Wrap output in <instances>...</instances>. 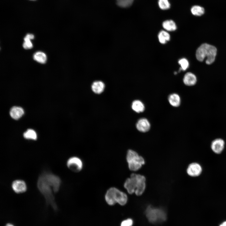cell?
I'll return each mask as SVG.
<instances>
[{"label":"cell","instance_id":"2","mask_svg":"<svg viewBox=\"0 0 226 226\" xmlns=\"http://www.w3.org/2000/svg\"><path fill=\"white\" fill-rule=\"evenodd\" d=\"M217 49L214 46L207 43L202 44L197 49L196 57L197 59L202 62L205 57L207 64H211L215 61L217 54Z\"/></svg>","mask_w":226,"mask_h":226},{"label":"cell","instance_id":"31","mask_svg":"<svg viewBox=\"0 0 226 226\" xmlns=\"http://www.w3.org/2000/svg\"><path fill=\"white\" fill-rule=\"evenodd\" d=\"M5 226H14V225L10 223H7Z\"/></svg>","mask_w":226,"mask_h":226},{"label":"cell","instance_id":"13","mask_svg":"<svg viewBox=\"0 0 226 226\" xmlns=\"http://www.w3.org/2000/svg\"><path fill=\"white\" fill-rule=\"evenodd\" d=\"M183 81L186 85L191 86L196 84L197 79L196 77L194 74L188 72L185 75Z\"/></svg>","mask_w":226,"mask_h":226},{"label":"cell","instance_id":"23","mask_svg":"<svg viewBox=\"0 0 226 226\" xmlns=\"http://www.w3.org/2000/svg\"><path fill=\"white\" fill-rule=\"evenodd\" d=\"M24 137L26 139L36 140L37 138V134L35 131L32 129H29L24 133Z\"/></svg>","mask_w":226,"mask_h":226},{"label":"cell","instance_id":"1","mask_svg":"<svg viewBox=\"0 0 226 226\" xmlns=\"http://www.w3.org/2000/svg\"><path fill=\"white\" fill-rule=\"evenodd\" d=\"M61 183L58 176L48 171L43 172L37 181V188L45 198L46 204L50 205L55 211H57L58 207L54 195L59 191Z\"/></svg>","mask_w":226,"mask_h":226},{"label":"cell","instance_id":"6","mask_svg":"<svg viewBox=\"0 0 226 226\" xmlns=\"http://www.w3.org/2000/svg\"><path fill=\"white\" fill-rule=\"evenodd\" d=\"M120 191L115 187H110L107 190L105 195V199L108 204L112 206L117 203Z\"/></svg>","mask_w":226,"mask_h":226},{"label":"cell","instance_id":"29","mask_svg":"<svg viewBox=\"0 0 226 226\" xmlns=\"http://www.w3.org/2000/svg\"><path fill=\"white\" fill-rule=\"evenodd\" d=\"M25 37L30 40L33 39L34 38V35L30 34H27Z\"/></svg>","mask_w":226,"mask_h":226},{"label":"cell","instance_id":"21","mask_svg":"<svg viewBox=\"0 0 226 226\" xmlns=\"http://www.w3.org/2000/svg\"><path fill=\"white\" fill-rule=\"evenodd\" d=\"M191 13L196 16H201L205 13L204 8L199 5L193 6L191 8Z\"/></svg>","mask_w":226,"mask_h":226},{"label":"cell","instance_id":"32","mask_svg":"<svg viewBox=\"0 0 226 226\" xmlns=\"http://www.w3.org/2000/svg\"><path fill=\"white\" fill-rule=\"evenodd\" d=\"M31 0V1H35V0Z\"/></svg>","mask_w":226,"mask_h":226},{"label":"cell","instance_id":"18","mask_svg":"<svg viewBox=\"0 0 226 226\" xmlns=\"http://www.w3.org/2000/svg\"><path fill=\"white\" fill-rule=\"evenodd\" d=\"M163 28L169 31H174L176 30L177 26L175 22L172 20H167L162 23Z\"/></svg>","mask_w":226,"mask_h":226},{"label":"cell","instance_id":"14","mask_svg":"<svg viewBox=\"0 0 226 226\" xmlns=\"http://www.w3.org/2000/svg\"><path fill=\"white\" fill-rule=\"evenodd\" d=\"M105 87L104 83L101 81H95L91 86L92 91L96 94H100L104 91Z\"/></svg>","mask_w":226,"mask_h":226},{"label":"cell","instance_id":"22","mask_svg":"<svg viewBox=\"0 0 226 226\" xmlns=\"http://www.w3.org/2000/svg\"><path fill=\"white\" fill-rule=\"evenodd\" d=\"M134 1L133 0H116V3L120 8H126L131 7Z\"/></svg>","mask_w":226,"mask_h":226},{"label":"cell","instance_id":"19","mask_svg":"<svg viewBox=\"0 0 226 226\" xmlns=\"http://www.w3.org/2000/svg\"><path fill=\"white\" fill-rule=\"evenodd\" d=\"M33 59L37 62L42 64L45 63L47 61L46 54L41 51H38L33 55Z\"/></svg>","mask_w":226,"mask_h":226},{"label":"cell","instance_id":"9","mask_svg":"<svg viewBox=\"0 0 226 226\" xmlns=\"http://www.w3.org/2000/svg\"><path fill=\"white\" fill-rule=\"evenodd\" d=\"M136 186L135 192L137 196L141 195L144 191L146 188V178L140 174H136Z\"/></svg>","mask_w":226,"mask_h":226},{"label":"cell","instance_id":"5","mask_svg":"<svg viewBox=\"0 0 226 226\" xmlns=\"http://www.w3.org/2000/svg\"><path fill=\"white\" fill-rule=\"evenodd\" d=\"M67 165L68 168L71 171L78 172L82 169L83 164L80 158L76 156H73L67 160Z\"/></svg>","mask_w":226,"mask_h":226},{"label":"cell","instance_id":"11","mask_svg":"<svg viewBox=\"0 0 226 226\" xmlns=\"http://www.w3.org/2000/svg\"><path fill=\"white\" fill-rule=\"evenodd\" d=\"M11 186L13 191L18 194L24 193L27 189L25 182L24 180H14L12 183Z\"/></svg>","mask_w":226,"mask_h":226},{"label":"cell","instance_id":"12","mask_svg":"<svg viewBox=\"0 0 226 226\" xmlns=\"http://www.w3.org/2000/svg\"><path fill=\"white\" fill-rule=\"evenodd\" d=\"M137 129L142 132L148 131L150 128V124L148 121L145 118L139 119L136 124Z\"/></svg>","mask_w":226,"mask_h":226},{"label":"cell","instance_id":"7","mask_svg":"<svg viewBox=\"0 0 226 226\" xmlns=\"http://www.w3.org/2000/svg\"><path fill=\"white\" fill-rule=\"evenodd\" d=\"M202 171L201 165L197 162H193L188 166L186 172L188 175L192 177H196L200 176Z\"/></svg>","mask_w":226,"mask_h":226},{"label":"cell","instance_id":"28","mask_svg":"<svg viewBox=\"0 0 226 226\" xmlns=\"http://www.w3.org/2000/svg\"><path fill=\"white\" fill-rule=\"evenodd\" d=\"M133 223V220L128 218L123 221L121 223V226H132Z\"/></svg>","mask_w":226,"mask_h":226},{"label":"cell","instance_id":"8","mask_svg":"<svg viewBox=\"0 0 226 226\" xmlns=\"http://www.w3.org/2000/svg\"><path fill=\"white\" fill-rule=\"evenodd\" d=\"M136 174H132L130 177L127 178L124 182V186L129 194H132L135 192L136 186Z\"/></svg>","mask_w":226,"mask_h":226},{"label":"cell","instance_id":"24","mask_svg":"<svg viewBox=\"0 0 226 226\" xmlns=\"http://www.w3.org/2000/svg\"><path fill=\"white\" fill-rule=\"evenodd\" d=\"M128 200L127 195L124 192L120 191L117 200V203L120 205L123 206L125 205Z\"/></svg>","mask_w":226,"mask_h":226},{"label":"cell","instance_id":"25","mask_svg":"<svg viewBox=\"0 0 226 226\" xmlns=\"http://www.w3.org/2000/svg\"><path fill=\"white\" fill-rule=\"evenodd\" d=\"M159 8L162 10H166L170 8L171 4L169 0H158Z\"/></svg>","mask_w":226,"mask_h":226},{"label":"cell","instance_id":"26","mask_svg":"<svg viewBox=\"0 0 226 226\" xmlns=\"http://www.w3.org/2000/svg\"><path fill=\"white\" fill-rule=\"evenodd\" d=\"M178 63L181 66L180 70H185L189 67V62L185 58H182L179 60Z\"/></svg>","mask_w":226,"mask_h":226},{"label":"cell","instance_id":"16","mask_svg":"<svg viewBox=\"0 0 226 226\" xmlns=\"http://www.w3.org/2000/svg\"><path fill=\"white\" fill-rule=\"evenodd\" d=\"M131 107L134 111L138 113L142 112L145 110L144 104L142 101L138 100H136L133 101Z\"/></svg>","mask_w":226,"mask_h":226},{"label":"cell","instance_id":"10","mask_svg":"<svg viewBox=\"0 0 226 226\" xmlns=\"http://www.w3.org/2000/svg\"><path fill=\"white\" fill-rule=\"evenodd\" d=\"M225 144V143L223 139L220 138H216L211 142V148L214 153L219 154L223 151Z\"/></svg>","mask_w":226,"mask_h":226},{"label":"cell","instance_id":"20","mask_svg":"<svg viewBox=\"0 0 226 226\" xmlns=\"http://www.w3.org/2000/svg\"><path fill=\"white\" fill-rule=\"evenodd\" d=\"M159 41L162 44H165L170 39L169 33L165 30H161L159 33L158 35Z\"/></svg>","mask_w":226,"mask_h":226},{"label":"cell","instance_id":"27","mask_svg":"<svg viewBox=\"0 0 226 226\" xmlns=\"http://www.w3.org/2000/svg\"><path fill=\"white\" fill-rule=\"evenodd\" d=\"M24 42L23 46L26 49H30L33 47V44L30 41V40L25 37L24 38Z\"/></svg>","mask_w":226,"mask_h":226},{"label":"cell","instance_id":"17","mask_svg":"<svg viewBox=\"0 0 226 226\" xmlns=\"http://www.w3.org/2000/svg\"><path fill=\"white\" fill-rule=\"evenodd\" d=\"M168 101L170 104L175 107L179 106L180 104V99L178 94H172L168 97Z\"/></svg>","mask_w":226,"mask_h":226},{"label":"cell","instance_id":"3","mask_svg":"<svg viewBox=\"0 0 226 226\" xmlns=\"http://www.w3.org/2000/svg\"><path fill=\"white\" fill-rule=\"evenodd\" d=\"M126 159L130 170L136 171L142 167L145 164V160L143 157L139 156L135 151L129 149L127 151Z\"/></svg>","mask_w":226,"mask_h":226},{"label":"cell","instance_id":"4","mask_svg":"<svg viewBox=\"0 0 226 226\" xmlns=\"http://www.w3.org/2000/svg\"><path fill=\"white\" fill-rule=\"evenodd\" d=\"M145 213L148 220L152 223L162 222L166 219L165 213L160 208L153 207L149 206L147 207Z\"/></svg>","mask_w":226,"mask_h":226},{"label":"cell","instance_id":"15","mask_svg":"<svg viewBox=\"0 0 226 226\" xmlns=\"http://www.w3.org/2000/svg\"><path fill=\"white\" fill-rule=\"evenodd\" d=\"M24 112L22 108L20 107L13 106L10 109V115L12 118L18 120L24 114Z\"/></svg>","mask_w":226,"mask_h":226},{"label":"cell","instance_id":"30","mask_svg":"<svg viewBox=\"0 0 226 226\" xmlns=\"http://www.w3.org/2000/svg\"><path fill=\"white\" fill-rule=\"evenodd\" d=\"M219 226H226V221L222 222L219 224Z\"/></svg>","mask_w":226,"mask_h":226}]
</instances>
